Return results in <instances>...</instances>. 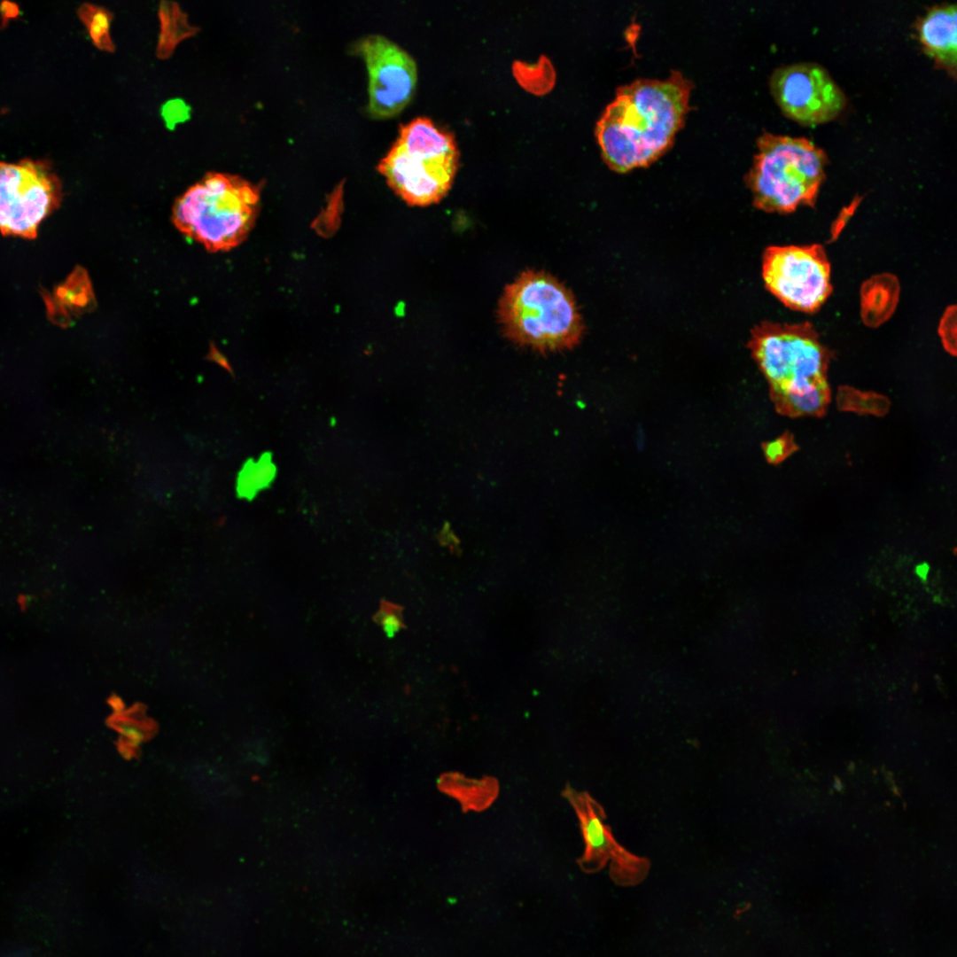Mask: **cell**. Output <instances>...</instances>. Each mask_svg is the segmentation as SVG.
I'll list each match as a JSON object with an SVG mask.
<instances>
[{"mask_svg":"<svg viewBox=\"0 0 957 957\" xmlns=\"http://www.w3.org/2000/svg\"><path fill=\"white\" fill-rule=\"evenodd\" d=\"M830 264L823 247L774 245L765 250L762 278L766 289L786 307L818 310L832 292Z\"/></svg>","mask_w":957,"mask_h":957,"instance_id":"obj_8","label":"cell"},{"mask_svg":"<svg viewBox=\"0 0 957 957\" xmlns=\"http://www.w3.org/2000/svg\"><path fill=\"white\" fill-rule=\"evenodd\" d=\"M191 107L184 100L174 98L167 101L161 107V116L166 126L173 129L176 124L183 122L191 117Z\"/></svg>","mask_w":957,"mask_h":957,"instance_id":"obj_18","label":"cell"},{"mask_svg":"<svg viewBox=\"0 0 957 957\" xmlns=\"http://www.w3.org/2000/svg\"><path fill=\"white\" fill-rule=\"evenodd\" d=\"M62 198V183L49 160H0L2 235L35 239L40 223L60 206Z\"/></svg>","mask_w":957,"mask_h":957,"instance_id":"obj_7","label":"cell"},{"mask_svg":"<svg viewBox=\"0 0 957 957\" xmlns=\"http://www.w3.org/2000/svg\"><path fill=\"white\" fill-rule=\"evenodd\" d=\"M160 34L156 45V56L160 59L170 58L179 43L193 36L199 27L190 24L188 15L179 4L171 0H161L158 8Z\"/></svg>","mask_w":957,"mask_h":957,"instance_id":"obj_14","label":"cell"},{"mask_svg":"<svg viewBox=\"0 0 957 957\" xmlns=\"http://www.w3.org/2000/svg\"><path fill=\"white\" fill-rule=\"evenodd\" d=\"M749 348L780 412L800 416L825 411L829 353L811 323L762 322L752 329Z\"/></svg>","mask_w":957,"mask_h":957,"instance_id":"obj_2","label":"cell"},{"mask_svg":"<svg viewBox=\"0 0 957 957\" xmlns=\"http://www.w3.org/2000/svg\"><path fill=\"white\" fill-rule=\"evenodd\" d=\"M382 627L389 638H393L401 628V621L394 613H385L381 618Z\"/></svg>","mask_w":957,"mask_h":957,"instance_id":"obj_21","label":"cell"},{"mask_svg":"<svg viewBox=\"0 0 957 957\" xmlns=\"http://www.w3.org/2000/svg\"><path fill=\"white\" fill-rule=\"evenodd\" d=\"M692 87L679 71L664 80L637 79L619 87L595 128L606 164L625 173L664 154L684 122Z\"/></svg>","mask_w":957,"mask_h":957,"instance_id":"obj_1","label":"cell"},{"mask_svg":"<svg viewBox=\"0 0 957 957\" xmlns=\"http://www.w3.org/2000/svg\"><path fill=\"white\" fill-rule=\"evenodd\" d=\"M929 572V565L926 564L918 565L916 568V573L922 579H926Z\"/></svg>","mask_w":957,"mask_h":957,"instance_id":"obj_24","label":"cell"},{"mask_svg":"<svg viewBox=\"0 0 957 957\" xmlns=\"http://www.w3.org/2000/svg\"><path fill=\"white\" fill-rule=\"evenodd\" d=\"M497 322L507 339L541 354L572 349L585 330L572 292L549 273L534 269L505 286Z\"/></svg>","mask_w":957,"mask_h":957,"instance_id":"obj_3","label":"cell"},{"mask_svg":"<svg viewBox=\"0 0 957 957\" xmlns=\"http://www.w3.org/2000/svg\"><path fill=\"white\" fill-rule=\"evenodd\" d=\"M77 15L85 26L92 43L98 50L107 52L115 51L110 34V26L113 18L111 11L95 4L83 3L77 9Z\"/></svg>","mask_w":957,"mask_h":957,"instance_id":"obj_16","label":"cell"},{"mask_svg":"<svg viewBox=\"0 0 957 957\" xmlns=\"http://www.w3.org/2000/svg\"><path fill=\"white\" fill-rule=\"evenodd\" d=\"M276 471L269 454L263 455L258 461H247L237 478V490L239 496L253 498L258 491L268 486Z\"/></svg>","mask_w":957,"mask_h":957,"instance_id":"obj_17","label":"cell"},{"mask_svg":"<svg viewBox=\"0 0 957 957\" xmlns=\"http://www.w3.org/2000/svg\"><path fill=\"white\" fill-rule=\"evenodd\" d=\"M562 796L569 802L579 821L585 844L579 860L583 870L595 872L611 861L612 875L620 879H636L646 871L647 860L619 844L606 824L603 808L589 793L566 784Z\"/></svg>","mask_w":957,"mask_h":957,"instance_id":"obj_11","label":"cell"},{"mask_svg":"<svg viewBox=\"0 0 957 957\" xmlns=\"http://www.w3.org/2000/svg\"><path fill=\"white\" fill-rule=\"evenodd\" d=\"M898 284L894 277L880 276L871 278L862 289V315L864 321L876 324L884 321L894 310L898 299Z\"/></svg>","mask_w":957,"mask_h":957,"instance_id":"obj_15","label":"cell"},{"mask_svg":"<svg viewBox=\"0 0 957 957\" xmlns=\"http://www.w3.org/2000/svg\"><path fill=\"white\" fill-rule=\"evenodd\" d=\"M207 359L217 362L220 366L227 370L231 375H233V371L227 359L222 354H221L214 347H211Z\"/></svg>","mask_w":957,"mask_h":957,"instance_id":"obj_23","label":"cell"},{"mask_svg":"<svg viewBox=\"0 0 957 957\" xmlns=\"http://www.w3.org/2000/svg\"><path fill=\"white\" fill-rule=\"evenodd\" d=\"M260 187L243 177L207 172L178 197L172 221L179 231L212 253L240 245L259 212Z\"/></svg>","mask_w":957,"mask_h":957,"instance_id":"obj_4","label":"cell"},{"mask_svg":"<svg viewBox=\"0 0 957 957\" xmlns=\"http://www.w3.org/2000/svg\"><path fill=\"white\" fill-rule=\"evenodd\" d=\"M745 175L753 205L766 212L788 214L813 206L826 177L824 150L803 136L765 132Z\"/></svg>","mask_w":957,"mask_h":957,"instance_id":"obj_5","label":"cell"},{"mask_svg":"<svg viewBox=\"0 0 957 957\" xmlns=\"http://www.w3.org/2000/svg\"><path fill=\"white\" fill-rule=\"evenodd\" d=\"M939 335L944 347L952 354L956 353V307H949L940 321Z\"/></svg>","mask_w":957,"mask_h":957,"instance_id":"obj_19","label":"cell"},{"mask_svg":"<svg viewBox=\"0 0 957 957\" xmlns=\"http://www.w3.org/2000/svg\"><path fill=\"white\" fill-rule=\"evenodd\" d=\"M916 35L923 51L934 64L953 78L957 70V7L940 4L930 7L915 23Z\"/></svg>","mask_w":957,"mask_h":957,"instance_id":"obj_12","label":"cell"},{"mask_svg":"<svg viewBox=\"0 0 957 957\" xmlns=\"http://www.w3.org/2000/svg\"><path fill=\"white\" fill-rule=\"evenodd\" d=\"M369 74V113L377 119L398 114L410 101L416 84L414 58L387 37L369 35L356 42Z\"/></svg>","mask_w":957,"mask_h":957,"instance_id":"obj_10","label":"cell"},{"mask_svg":"<svg viewBox=\"0 0 957 957\" xmlns=\"http://www.w3.org/2000/svg\"><path fill=\"white\" fill-rule=\"evenodd\" d=\"M0 12L3 17V20L5 21L17 17L19 10L14 3L4 1L1 3Z\"/></svg>","mask_w":957,"mask_h":957,"instance_id":"obj_22","label":"cell"},{"mask_svg":"<svg viewBox=\"0 0 957 957\" xmlns=\"http://www.w3.org/2000/svg\"><path fill=\"white\" fill-rule=\"evenodd\" d=\"M771 93L782 113L804 125H816L837 117L847 102L844 92L818 63L798 62L774 69Z\"/></svg>","mask_w":957,"mask_h":957,"instance_id":"obj_9","label":"cell"},{"mask_svg":"<svg viewBox=\"0 0 957 957\" xmlns=\"http://www.w3.org/2000/svg\"><path fill=\"white\" fill-rule=\"evenodd\" d=\"M459 152L452 134L427 117L401 126L399 136L377 165L390 188L410 206L440 202L453 183Z\"/></svg>","mask_w":957,"mask_h":957,"instance_id":"obj_6","label":"cell"},{"mask_svg":"<svg viewBox=\"0 0 957 957\" xmlns=\"http://www.w3.org/2000/svg\"><path fill=\"white\" fill-rule=\"evenodd\" d=\"M439 790L455 799L463 813L482 812L492 805L499 795L496 778H471L457 772L442 774L437 782Z\"/></svg>","mask_w":957,"mask_h":957,"instance_id":"obj_13","label":"cell"},{"mask_svg":"<svg viewBox=\"0 0 957 957\" xmlns=\"http://www.w3.org/2000/svg\"><path fill=\"white\" fill-rule=\"evenodd\" d=\"M796 448L792 438L787 434L767 442L764 453L767 461L777 463L787 458Z\"/></svg>","mask_w":957,"mask_h":957,"instance_id":"obj_20","label":"cell"}]
</instances>
